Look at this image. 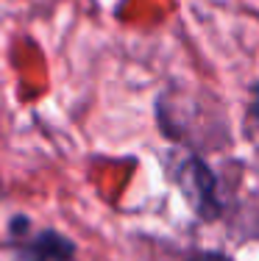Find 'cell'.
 <instances>
[{
    "label": "cell",
    "instance_id": "1",
    "mask_svg": "<svg viewBox=\"0 0 259 261\" xmlns=\"http://www.w3.org/2000/svg\"><path fill=\"white\" fill-rule=\"evenodd\" d=\"M11 233H14V245L28 261H76V245L67 236L56 231H31L26 217H17L11 222Z\"/></svg>",
    "mask_w": 259,
    "mask_h": 261
},
{
    "label": "cell",
    "instance_id": "2",
    "mask_svg": "<svg viewBox=\"0 0 259 261\" xmlns=\"http://www.w3.org/2000/svg\"><path fill=\"white\" fill-rule=\"evenodd\" d=\"M178 186H181L184 197L190 200L195 214H201L203 220L215 217L220 211L218 206V195H215V178L212 172L206 170V164L198 159H184L181 167H178V175H176Z\"/></svg>",
    "mask_w": 259,
    "mask_h": 261
},
{
    "label": "cell",
    "instance_id": "3",
    "mask_svg": "<svg viewBox=\"0 0 259 261\" xmlns=\"http://www.w3.org/2000/svg\"><path fill=\"white\" fill-rule=\"evenodd\" d=\"M187 261H231V258L220 256V253H195V256H190Z\"/></svg>",
    "mask_w": 259,
    "mask_h": 261
},
{
    "label": "cell",
    "instance_id": "4",
    "mask_svg": "<svg viewBox=\"0 0 259 261\" xmlns=\"http://www.w3.org/2000/svg\"><path fill=\"white\" fill-rule=\"evenodd\" d=\"M251 117L259 120V86H254V103H251Z\"/></svg>",
    "mask_w": 259,
    "mask_h": 261
}]
</instances>
